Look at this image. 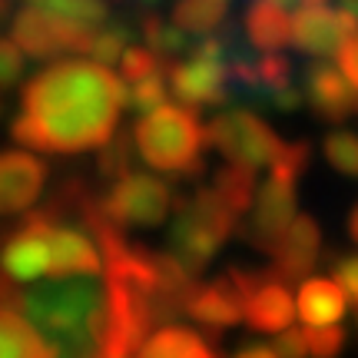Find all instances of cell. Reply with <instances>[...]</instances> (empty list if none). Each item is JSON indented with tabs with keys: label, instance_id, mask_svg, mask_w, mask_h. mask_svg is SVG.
Wrapping results in <instances>:
<instances>
[{
	"label": "cell",
	"instance_id": "obj_1",
	"mask_svg": "<svg viewBox=\"0 0 358 358\" xmlns=\"http://www.w3.org/2000/svg\"><path fill=\"white\" fill-rule=\"evenodd\" d=\"M127 90L96 60H50L20 93L10 136L40 153H90L113 136Z\"/></svg>",
	"mask_w": 358,
	"mask_h": 358
},
{
	"label": "cell",
	"instance_id": "obj_2",
	"mask_svg": "<svg viewBox=\"0 0 358 358\" xmlns=\"http://www.w3.org/2000/svg\"><path fill=\"white\" fill-rule=\"evenodd\" d=\"M100 285L93 279L47 282L24 292V315L57 348V358H90L96 352L90 335V315L100 306Z\"/></svg>",
	"mask_w": 358,
	"mask_h": 358
},
{
	"label": "cell",
	"instance_id": "obj_3",
	"mask_svg": "<svg viewBox=\"0 0 358 358\" xmlns=\"http://www.w3.org/2000/svg\"><path fill=\"white\" fill-rule=\"evenodd\" d=\"M140 156L159 173L169 176H199L206 169V129L199 127L196 106H169L159 103L156 110L140 116L133 129Z\"/></svg>",
	"mask_w": 358,
	"mask_h": 358
},
{
	"label": "cell",
	"instance_id": "obj_4",
	"mask_svg": "<svg viewBox=\"0 0 358 358\" xmlns=\"http://www.w3.org/2000/svg\"><path fill=\"white\" fill-rule=\"evenodd\" d=\"M176 206V222L169 229V252L189 268V272H203L213 256L219 252V245L236 232L239 213H232L229 206L219 199V192L199 189L192 199H173Z\"/></svg>",
	"mask_w": 358,
	"mask_h": 358
},
{
	"label": "cell",
	"instance_id": "obj_5",
	"mask_svg": "<svg viewBox=\"0 0 358 358\" xmlns=\"http://www.w3.org/2000/svg\"><path fill=\"white\" fill-rule=\"evenodd\" d=\"M206 143H213L229 163H243L252 169L272 166V159L282 150L275 129L252 110H226L213 116V123L206 127Z\"/></svg>",
	"mask_w": 358,
	"mask_h": 358
},
{
	"label": "cell",
	"instance_id": "obj_6",
	"mask_svg": "<svg viewBox=\"0 0 358 358\" xmlns=\"http://www.w3.org/2000/svg\"><path fill=\"white\" fill-rule=\"evenodd\" d=\"M93 34V27L64 20L37 3L24 7L10 27V40L34 60H57L60 53H90Z\"/></svg>",
	"mask_w": 358,
	"mask_h": 358
},
{
	"label": "cell",
	"instance_id": "obj_7",
	"mask_svg": "<svg viewBox=\"0 0 358 358\" xmlns=\"http://www.w3.org/2000/svg\"><path fill=\"white\" fill-rule=\"evenodd\" d=\"M100 199L103 209L113 216V222H120L127 229V226H159L173 209L176 192L166 179L129 169L110 186V192H103Z\"/></svg>",
	"mask_w": 358,
	"mask_h": 358
},
{
	"label": "cell",
	"instance_id": "obj_8",
	"mask_svg": "<svg viewBox=\"0 0 358 358\" xmlns=\"http://www.w3.org/2000/svg\"><path fill=\"white\" fill-rule=\"evenodd\" d=\"M229 57H216V53L189 50L186 60H173L169 64V87L173 96L182 100L186 106H222L229 100Z\"/></svg>",
	"mask_w": 358,
	"mask_h": 358
},
{
	"label": "cell",
	"instance_id": "obj_9",
	"mask_svg": "<svg viewBox=\"0 0 358 358\" xmlns=\"http://www.w3.org/2000/svg\"><path fill=\"white\" fill-rule=\"evenodd\" d=\"M50 166L27 150H3L0 153V216L27 213L40 199L47 186Z\"/></svg>",
	"mask_w": 358,
	"mask_h": 358
},
{
	"label": "cell",
	"instance_id": "obj_10",
	"mask_svg": "<svg viewBox=\"0 0 358 358\" xmlns=\"http://www.w3.org/2000/svg\"><path fill=\"white\" fill-rule=\"evenodd\" d=\"M319 249H322V232L315 226V219L292 216V222L279 236V243L272 245V259L275 262L268 268V275L279 282L308 279L315 272V266H319Z\"/></svg>",
	"mask_w": 358,
	"mask_h": 358
},
{
	"label": "cell",
	"instance_id": "obj_11",
	"mask_svg": "<svg viewBox=\"0 0 358 358\" xmlns=\"http://www.w3.org/2000/svg\"><path fill=\"white\" fill-rule=\"evenodd\" d=\"M302 96L308 100V106L329 120V123H345L352 116H358V90H352V83L345 80V73L338 66L315 60L306 66V77H302Z\"/></svg>",
	"mask_w": 358,
	"mask_h": 358
},
{
	"label": "cell",
	"instance_id": "obj_12",
	"mask_svg": "<svg viewBox=\"0 0 358 358\" xmlns=\"http://www.w3.org/2000/svg\"><path fill=\"white\" fill-rule=\"evenodd\" d=\"M358 34V24L342 10H329L325 3H308L295 13L292 20V43L302 53L329 57L342 47V40Z\"/></svg>",
	"mask_w": 358,
	"mask_h": 358
},
{
	"label": "cell",
	"instance_id": "obj_13",
	"mask_svg": "<svg viewBox=\"0 0 358 358\" xmlns=\"http://www.w3.org/2000/svg\"><path fill=\"white\" fill-rule=\"evenodd\" d=\"M292 216H295V186L272 176L259 192L256 213L249 219V226H243V239L259 252H272V245L279 243V236L292 222Z\"/></svg>",
	"mask_w": 358,
	"mask_h": 358
},
{
	"label": "cell",
	"instance_id": "obj_14",
	"mask_svg": "<svg viewBox=\"0 0 358 358\" xmlns=\"http://www.w3.org/2000/svg\"><path fill=\"white\" fill-rule=\"evenodd\" d=\"M182 312L196 319L203 329L216 332V329H229L243 319L245 312V292L239 289V282L232 279L229 272L222 279L209 282V285H192L189 295H186V306Z\"/></svg>",
	"mask_w": 358,
	"mask_h": 358
},
{
	"label": "cell",
	"instance_id": "obj_15",
	"mask_svg": "<svg viewBox=\"0 0 358 358\" xmlns=\"http://www.w3.org/2000/svg\"><path fill=\"white\" fill-rule=\"evenodd\" d=\"M47 243H50V279L100 275V249L93 245L87 232L60 222L47 232Z\"/></svg>",
	"mask_w": 358,
	"mask_h": 358
},
{
	"label": "cell",
	"instance_id": "obj_16",
	"mask_svg": "<svg viewBox=\"0 0 358 358\" xmlns=\"http://www.w3.org/2000/svg\"><path fill=\"white\" fill-rule=\"evenodd\" d=\"M0 272H7L17 282H34L40 275H50V243L43 232L17 226L3 245H0Z\"/></svg>",
	"mask_w": 358,
	"mask_h": 358
},
{
	"label": "cell",
	"instance_id": "obj_17",
	"mask_svg": "<svg viewBox=\"0 0 358 358\" xmlns=\"http://www.w3.org/2000/svg\"><path fill=\"white\" fill-rule=\"evenodd\" d=\"M243 319L249 322L256 332H282V329H289L295 319L292 292H289L279 279H266L256 292L249 295Z\"/></svg>",
	"mask_w": 358,
	"mask_h": 358
},
{
	"label": "cell",
	"instance_id": "obj_18",
	"mask_svg": "<svg viewBox=\"0 0 358 358\" xmlns=\"http://www.w3.org/2000/svg\"><path fill=\"white\" fill-rule=\"evenodd\" d=\"M245 34L256 50H282L285 43H292V24L285 7L275 0H249Z\"/></svg>",
	"mask_w": 358,
	"mask_h": 358
},
{
	"label": "cell",
	"instance_id": "obj_19",
	"mask_svg": "<svg viewBox=\"0 0 358 358\" xmlns=\"http://www.w3.org/2000/svg\"><path fill=\"white\" fill-rule=\"evenodd\" d=\"M0 358H57V348L20 312L0 308Z\"/></svg>",
	"mask_w": 358,
	"mask_h": 358
},
{
	"label": "cell",
	"instance_id": "obj_20",
	"mask_svg": "<svg viewBox=\"0 0 358 358\" xmlns=\"http://www.w3.org/2000/svg\"><path fill=\"white\" fill-rule=\"evenodd\" d=\"M299 315L306 319V325H332L345 315L348 295L345 289L332 279H308L299 292Z\"/></svg>",
	"mask_w": 358,
	"mask_h": 358
},
{
	"label": "cell",
	"instance_id": "obj_21",
	"mask_svg": "<svg viewBox=\"0 0 358 358\" xmlns=\"http://www.w3.org/2000/svg\"><path fill=\"white\" fill-rule=\"evenodd\" d=\"M140 358H219L213 345L192 329L179 325H163L153 332L140 348Z\"/></svg>",
	"mask_w": 358,
	"mask_h": 358
},
{
	"label": "cell",
	"instance_id": "obj_22",
	"mask_svg": "<svg viewBox=\"0 0 358 358\" xmlns=\"http://www.w3.org/2000/svg\"><path fill=\"white\" fill-rule=\"evenodd\" d=\"M213 189L219 192V199L229 206L232 213H239V216H243L245 209L252 206V189H256L252 166L229 163V166L216 169V176H213Z\"/></svg>",
	"mask_w": 358,
	"mask_h": 358
},
{
	"label": "cell",
	"instance_id": "obj_23",
	"mask_svg": "<svg viewBox=\"0 0 358 358\" xmlns=\"http://www.w3.org/2000/svg\"><path fill=\"white\" fill-rule=\"evenodd\" d=\"M133 37H136V27H133L129 17H110V20L103 24V30L93 34L90 57H93L96 64H106V66L120 64V57H123V50L129 47Z\"/></svg>",
	"mask_w": 358,
	"mask_h": 358
},
{
	"label": "cell",
	"instance_id": "obj_24",
	"mask_svg": "<svg viewBox=\"0 0 358 358\" xmlns=\"http://www.w3.org/2000/svg\"><path fill=\"white\" fill-rule=\"evenodd\" d=\"M222 20H226L222 0H176L173 7V24L182 27L186 34H209L222 27Z\"/></svg>",
	"mask_w": 358,
	"mask_h": 358
},
{
	"label": "cell",
	"instance_id": "obj_25",
	"mask_svg": "<svg viewBox=\"0 0 358 358\" xmlns=\"http://www.w3.org/2000/svg\"><path fill=\"white\" fill-rule=\"evenodd\" d=\"M133 169V129H113V136L96 153V173L100 179H120Z\"/></svg>",
	"mask_w": 358,
	"mask_h": 358
},
{
	"label": "cell",
	"instance_id": "obj_26",
	"mask_svg": "<svg viewBox=\"0 0 358 358\" xmlns=\"http://www.w3.org/2000/svg\"><path fill=\"white\" fill-rule=\"evenodd\" d=\"M37 7L57 13V17H64V20L83 24V27H103L113 17L106 0H37Z\"/></svg>",
	"mask_w": 358,
	"mask_h": 358
},
{
	"label": "cell",
	"instance_id": "obj_27",
	"mask_svg": "<svg viewBox=\"0 0 358 358\" xmlns=\"http://www.w3.org/2000/svg\"><path fill=\"white\" fill-rule=\"evenodd\" d=\"M169 57L156 53L153 47H127L123 57H120V70L123 77L133 83V80H143V77H153V73H166L169 70Z\"/></svg>",
	"mask_w": 358,
	"mask_h": 358
},
{
	"label": "cell",
	"instance_id": "obj_28",
	"mask_svg": "<svg viewBox=\"0 0 358 358\" xmlns=\"http://www.w3.org/2000/svg\"><path fill=\"white\" fill-rule=\"evenodd\" d=\"M325 159H329L338 173L358 176V133H348V129L329 133V136H325Z\"/></svg>",
	"mask_w": 358,
	"mask_h": 358
},
{
	"label": "cell",
	"instance_id": "obj_29",
	"mask_svg": "<svg viewBox=\"0 0 358 358\" xmlns=\"http://www.w3.org/2000/svg\"><path fill=\"white\" fill-rule=\"evenodd\" d=\"M308 159H312V146H308L306 140H299V143H282V150L279 156L272 159V176L282 179V182H299L302 179V173L308 169Z\"/></svg>",
	"mask_w": 358,
	"mask_h": 358
},
{
	"label": "cell",
	"instance_id": "obj_30",
	"mask_svg": "<svg viewBox=\"0 0 358 358\" xmlns=\"http://www.w3.org/2000/svg\"><path fill=\"white\" fill-rule=\"evenodd\" d=\"M163 100H166V83H163V73H153V77L133 80V87L127 90V100L123 103H127L136 116H143V113H150V110H156Z\"/></svg>",
	"mask_w": 358,
	"mask_h": 358
},
{
	"label": "cell",
	"instance_id": "obj_31",
	"mask_svg": "<svg viewBox=\"0 0 358 358\" xmlns=\"http://www.w3.org/2000/svg\"><path fill=\"white\" fill-rule=\"evenodd\" d=\"M306 345L308 358H338V352L345 348V329L338 325H308L306 329Z\"/></svg>",
	"mask_w": 358,
	"mask_h": 358
},
{
	"label": "cell",
	"instance_id": "obj_32",
	"mask_svg": "<svg viewBox=\"0 0 358 358\" xmlns=\"http://www.w3.org/2000/svg\"><path fill=\"white\" fill-rule=\"evenodd\" d=\"M24 70H27L24 50L13 40H0V93L17 87L24 80Z\"/></svg>",
	"mask_w": 358,
	"mask_h": 358
},
{
	"label": "cell",
	"instance_id": "obj_33",
	"mask_svg": "<svg viewBox=\"0 0 358 358\" xmlns=\"http://www.w3.org/2000/svg\"><path fill=\"white\" fill-rule=\"evenodd\" d=\"M332 275L338 279V285L345 289L348 306H355V312H358V256H335Z\"/></svg>",
	"mask_w": 358,
	"mask_h": 358
},
{
	"label": "cell",
	"instance_id": "obj_34",
	"mask_svg": "<svg viewBox=\"0 0 358 358\" xmlns=\"http://www.w3.org/2000/svg\"><path fill=\"white\" fill-rule=\"evenodd\" d=\"M275 355L279 358H308V345H306V332L299 329H282L275 332Z\"/></svg>",
	"mask_w": 358,
	"mask_h": 358
},
{
	"label": "cell",
	"instance_id": "obj_35",
	"mask_svg": "<svg viewBox=\"0 0 358 358\" xmlns=\"http://www.w3.org/2000/svg\"><path fill=\"white\" fill-rule=\"evenodd\" d=\"M335 53H338V70H342L348 83L358 90V34H352L348 40H342V47H338Z\"/></svg>",
	"mask_w": 358,
	"mask_h": 358
},
{
	"label": "cell",
	"instance_id": "obj_36",
	"mask_svg": "<svg viewBox=\"0 0 358 358\" xmlns=\"http://www.w3.org/2000/svg\"><path fill=\"white\" fill-rule=\"evenodd\" d=\"M0 308L24 312V289H20L17 279H10L7 272H0Z\"/></svg>",
	"mask_w": 358,
	"mask_h": 358
},
{
	"label": "cell",
	"instance_id": "obj_37",
	"mask_svg": "<svg viewBox=\"0 0 358 358\" xmlns=\"http://www.w3.org/2000/svg\"><path fill=\"white\" fill-rule=\"evenodd\" d=\"M232 358H279L272 345H243Z\"/></svg>",
	"mask_w": 358,
	"mask_h": 358
},
{
	"label": "cell",
	"instance_id": "obj_38",
	"mask_svg": "<svg viewBox=\"0 0 358 358\" xmlns=\"http://www.w3.org/2000/svg\"><path fill=\"white\" fill-rule=\"evenodd\" d=\"M338 10L348 13V17L358 24V0H338Z\"/></svg>",
	"mask_w": 358,
	"mask_h": 358
},
{
	"label": "cell",
	"instance_id": "obj_39",
	"mask_svg": "<svg viewBox=\"0 0 358 358\" xmlns=\"http://www.w3.org/2000/svg\"><path fill=\"white\" fill-rule=\"evenodd\" d=\"M133 3V10H156L163 0H129Z\"/></svg>",
	"mask_w": 358,
	"mask_h": 358
},
{
	"label": "cell",
	"instance_id": "obj_40",
	"mask_svg": "<svg viewBox=\"0 0 358 358\" xmlns=\"http://www.w3.org/2000/svg\"><path fill=\"white\" fill-rule=\"evenodd\" d=\"M348 232H352V239L358 243V206H355V213H352V219H348Z\"/></svg>",
	"mask_w": 358,
	"mask_h": 358
},
{
	"label": "cell",
	"instance_id": "obj_41",
	"mask_svg": "<svg viewBox=\"0 0 358 358\" xmlns=\"http://www.w3.org/2000/svg\"><path fill=\"white\" fill-rule=\"evenodd\" d=\"M275 3H282V7H292V3H299V0H275Z\"/></svg>",
	"mask_w": 358,
	"mask_h": 358
},
{
	"label": "cell",
	"instance_id": "obj_42",
	"mask_svg": "<svg viewBox=\"0 0 358 358\" xmlns=\"http://www.w3.org/2000/svg\"><path fill=\"white\" fill-rule=\"evenodd\" d=\"M302 7H308V3H325V0H299Z\"/></svg>",
	"mask_w": 358,
	"mask_h": 358
},
{
	"label": "cell",
	"instance_id": "obj_43",
	"mask_svg": "<svg viewBox=\"0 0 358 358\" xmlns=\"http://www.w3.org/2000/svg\"><path fill=\"white\" fill-rule=\"evenodd\" d=\"M3 13H7V3H3V0H0V17H3Z\"/></svg>",
	"mask_w": 358,
	"mask_h": 358
},
{
	"label": "cell",
	"instance_id": "obj_44",
	"mask_svg": "<svg viewBox=\"0 0 358 358\" xmlns=\"http://www.w3.org/2000/svg\"><path fill=\"white\" fill-rule=\"evenodd\" d=\"M90 358H103V355H100V352H93V355H90Z\"/></svg>",
	"mask_w": 358,
	"mask_h": 358
},
{
	"label": "cell",
	"instance_id": "obj_45",
	"mask_svg": "<svg viewBox=\"0 0 358 358\" xmlns=\"http://www.w3.org/2000/svg\"><path fill=\"white\" fill-rule=\"evenodd\" d=\"M0 113H3V96H0Z\"/></svg>",
	"mask_w": 358,
	"mask_h": 358
},
{
	"label": "cell",
	"instance_id": "obj_46",
	"mask_svg": "<svg viewBox=\"0 0 358 358\" xmlns=\"http://www.w3.org/2000/svg\"><path fill=\"white\" fill-rule=\"evenodd\" d=\"M222 3H229V0H222Z\"/></svg>",
	"mask_w": 358,
	"mask_h": 358
}]
</instances>
